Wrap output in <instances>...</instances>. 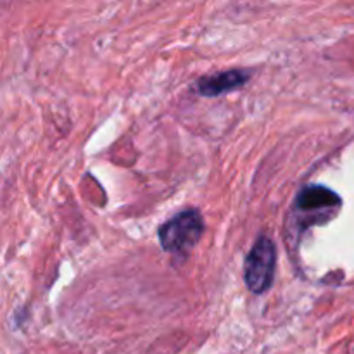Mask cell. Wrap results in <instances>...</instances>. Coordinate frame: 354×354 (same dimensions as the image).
Returning <instances> with one entry per match:
<instances>
[{"instance_id": "cell-2", "label": "cell", "mask_w": 354, "mask_h": 354, "mask_svg": "<svg viewBox=\"0 0 354 354\" xmlns=\"http://www.w3.org/2000/svg\"><path fill=\"white\" fill-rule=\"evenodd\" d=\"M342 206V201L334 190L324 185H308L297 196L294 204V213L301 227L308 228L311 225L325 223L330 220Z\"/></svg>"}, {"instance_id": "cell-4", "label": "cell", "mask_w": 354, "mask_h": 354, "mask_svg": "<svg viewBox=\"0 0 354 354\" xmlns=\"http://www.w3.org/2000/svg\"><path fill=\"white\" fill-rule=\"evenodd\" d=\"M251 78V73L244 71V69H230V71L216 73V75L204 76L197 83V90L199 93L206 97H216L221 93L232 92L235 88H241L248 83Z\"/></svg>"}, {"instance_id": "cell-1", "label": "cell", "mask_w": 354, "mask_h": 354, "mask_svg": "<svg viewBox=\"0 0 354 354\" xmlns=\"http://www.w3.org/2000/svg\"><path fill=\"white\" fill-rule=\"evenodd\" d=\"M204 234V221L199 211L185 209L159 228V244L166 252L187 256Z\"/></svg>"}, {"instance_id": "cell-3", "label": "cell", "mask_w": 354, "mask_h": 354, "mask_svg": "<svg viewBox=\"0 0 354 354\" xmlns=\"http://www.w3.org/2000/svg\"><path fill=\"white\" fill-rule=\"evenodd\" d=\"M277 249L266 235L256 241L245 259V286L251 292L263 294L272 287L275 277Z\"/></svg>"}]
</instances>
